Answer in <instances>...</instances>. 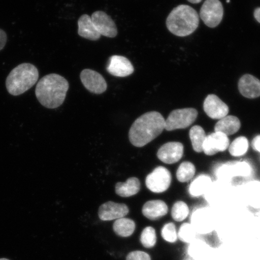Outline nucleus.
Returning a JSON list of instances; mask_svg holds the SVG:
<instances>
[{
    "mask_svg": "<svg viewBox=\"0 0 260 260\" xmlns=\"http://www.w3.org/2000/svg\"><path fill=\"white\" fill-rule=\"evenodd\" d=\"M165 119L157 112L144 114L133 123L129 131V139L133 145L143 147L157 138L164 131Z\"/></svg>",
    "mask_w": 260,
    "mask_h": 260,
    "instance_id": "obj_1",
    "label": "nucleus"
},
{
    "mask_svg": "<svg viewBox=\"0 0 260 260\" xmlns=\"http://www.w3.org/2000/svg\"><path fill=\"white\" fill-rule=\"evenodd\" d=\"M69 83L62 76L50 74L39 81L35 89L36 96L42 106L54 109L60 107L66 99Z\"/></svg>",
    "mask_w": 260,
    "mask_h": 260,
    "instance_id": "obj_2",
    "label": "nucleus"
},
{
    "mask_svg": "<svg viewBox=\"0 0 260 260\" xmlns=\"http://www.w3.org/2000/svg\"><path fill=\"white\" fill-rule=\"evenodd\" d=\"M200 23L198 12L190 6L181 5L172 10L167 19V28L172 34L184 37L192 34Z\"/></svg>",
    "mask_w": 260,
    "mask_h": 260,
    "instance_id": "obj_3",
    "label": "nucleus"
},
{
    "mask_svg": "<svg viewBox=\"0 0 260 260\" xmlns=\"http://www.w3.org/2000/svg\"><path fill=\"white\" fill-rule=\"evenodd\" d=\"M39 76V71L35 65L29 63L19 64L8 75L6 89L13 96L22 95L38 82Z\"/></svg>",
    "mask_w": 260,
    "mask_h": 260,
    "instance_id": "obj_4",
    "label": "nucleus"
},
{
    "mask_svg": "<svg viewBox=\"0 0 260 260\" xmlns=\"http://www.w3.org/2000/svg\"><path fill=\"white\" fill-rule=\"evenodd\" d=\"M198 114L197 110L193 108L175 110L165 120V129L167 131H173L187 128L197 119Z\"/></svg>",
    "mask_w": 260,
    "mask_h": 260,
    "instance_id": "obj_5",
    "label": "nucleus"
},
{
    "mask_svg": "<svg viewBox=\"0 0 260 260\" xmlns=\"http://www.w3.org/2000/svg\"><path fill=\"white\" fill-rule=\"evenodd\" d=\"M172 180L171 172L167 168L158 167L146 178V186L149 190L156 193L167 191Z\"/></svg>",
    "mask_w": 260,
    "mask_h": 260,
    "instance_id": "obj_6",
    "label": "nucleus"
},
{
    "mask_svg": "<svg viewBox=\"0 0 260 260\" xmlns=\"http://www.w3.org/2000/svg\"><path fill=\"white\" fill-rule=\"evenodd\" d=\"M223 8L219 0H206L201 7L200 17L208 27L214 28L222 20Z\"/></svg>",
    "mask_w": 260,
    "mask_h": 260,
    "instance_id": "obj_7",
    "label": "nucleus"
},
{
    "mask_svg": "<svg viewBox=\"0 0 260 260\" xmlns=\"http://www.w3.org/2000/svg\"><path fill=\"white\" fill-rule=\"evenodd\" d=\"M80 79L83 86L89 92L95 94H102L106 92L107 84L102 75L90 69L81 71Z\"/></svg>",
    "mask_w": 260,
    "mask_h": 260,
    "instance_id": "obj_8",
    "label": "nucleus"
},
{
    "mask_svg": "<svg viewBox=\"0 0 260 260\" xmlns=\"http://www.w3.org/2000/svg\"><path fill=\"white\" fill-rule=\"evenodd\" d=\"M90 17L94 27L101 36L113 38L118 35L115 22L105 12L96 11Z\"/></svg>",
    "mask_w": 260,
    "mask_h": 260,
    "instance_id": "obj_9",
    "label": "nucleus"
},
{
    "mask_svg": "<svg viewBox=\"0 0 260 260\" xmlns=\"http://www.w3.org/2000/svg\"><path fill=\"white\" fill-rule=\"evenodd\" d=\"M106 70L112 76L125 77L134 73V67L127 58L115 55L109 58Z\"/></svg>",
    "mask_w": 260,
    "mask_h": 260,
    "instance_id": "obj_10",
    "label": "nucleus"
},
{
    "mask_svg": "<svg viewBox=\"0 0 260 260\" xmlns=\"http://www.w3.org/2000/svg\"><path fill=\"white\" fill-rule=\"evenodd\" d=\"M230 146L228 136L222 133L214 132L207 136L204 142L203 149L207 155H213L219 152L226 150Z\"/></svg>",
    "mask_w": 260,
    "mask_h": 260,
    "instance_id": "obj_11",
    "label": "nucleus"
},
{
    "mask_svg": "<svg viewBox=\"0 0 260 260\" xmlns=\"http://www.w3.org/2000/svg\"><path fill=\"white\" fill-rule=\"evenodd\" d=\"M191 225L197 233L206 235L212 232L214 222L210 211L207 209H198L191 216Z\"/></svg>",
    "mask_w": 260,
    "mask_h": 260,
    "instance_id": "obj_12",
    "label": "nucleus"
},
{
    "mask_svg": "<svg viewBox=\"0 0 260 260\" xmlns=\"http://www.w3.org/2000/svg\"><path fill=\"white\" fill-rule=\"evenodd\" d=\"M184 146L180 142H171L161 146L157 152L159 160L166 164H174L183 157Z\"/></svg>",
    "mask_w": 260,
    "mask_h": 260,
    "instance_id": "obj_13",
    "label": "nucleus"
},
{
    "mask_svg": "<svg viewBox=\"0 0 260 260\" xmlns=\"http://www.w3.org/2000/svg\"><path fill=\"white\" fill-rule=\"evenodd\" d=\"M129 213L127 206L109 201L100 206L99 210L100 219L103 221L117 220L124 217Z\"/></svg>",
    "mask_w": 260,
    "mask_h": 260,
    "instance_id": "obj_14",
    "label": "nucleus"
},
{
    "mask_svg": "<svg viewBox=\"0 0 260 260\" xmlns=\"http://www.w3.org/2000/svg\"><path fill=\"white\" fill-rule=\"evenodd\" d=\"M204 110L207 116L214 119H222L229 112V106L213 94L208 95L205 99Z\"/></svg>",
    "mask_w": 260,
    "mask_h": 260,
    "instance_id": "obj_15",
    "label": "nucleus"
},
{
    "mask_svg": "<svg viewBox=\"0 0 260 260\" xmlns=\"http://www.w3.org/2000/svg\"><path fill=\"white\" fill-rule=\"evenodd\" d=\"M238 87L240 93L247 99L260 96V80L251 74H245L240 78Z\"/></svg>",
    "mask_w": 260,
    "mask_h": 260,
    "instance_id": "obj_16",
    "label": "nucleus"
},
{
    "mask_svg": "<svg viewBox=\"0 0 260 260\" xmlns=\"http://www.w3.org/2000/svg\"><path fill=\"white\" fill-rule=\"evenodd\" d=\"M187 252L193 260H213V248L202 240L195 239L189 244Z\"/></svg>",
    "mask_w": 260,
    "mask_h": 260,
    "instance_id": "obj_17",
    "label": "nucleus"
},
{
    "mask_svg": "<svg viewBox=\"0 0 260 260\" xmlns=\"http://www.w3.org/2000/svg\"><path fill=\"white\" fill-rule=\"evenodd\" d=\"M250 166L246 162H231L223 165L219 168L217 174L221 178H230L233 177H248L251 174Z\"/></svg>",
    "mask_w": 260,
    "mask_h": 260,
    "instance_id": "obj_18",
    "label": "nucleus"
},
{
    "mask_svg": "<svg viewBox=\"0 0 260 260\" xmlns=\"http://www.w3.org/2000/svg\"><path fill=\"white\" fill-rule=\"evenodd\" d=\"M168 207L164 201L152 200L146 202L142 208V213L149 220H156L167 215Z\"/></svg>",
    "mask_w": 260,
    "mask_h": 260,
    "instance_id": "obj_19",
    "label": "nucleus"
},
{
    "mask_svg": "<svg viewBox=\"0 0 260 260\" xmlns=\"http://www.w3.org/2000/svg\"><path fill=\"white\" fill-rule=\"evenodd\" d=\"M78 34L81 37L90 41L100 40L101 35L97 31L92 22L89 15H83L78 21Z\"/></svg>",
    "mask_w": 260,
    "mask_h": 260,
    "instance_id": "obj_20",
    "label": "nucleus"
},
{
    "mask_svg": "<svg viewBox=\"0 0 260 260\" xmlns=\"http://www.w3.org/2000/svg\"><path fill=\"white\" fill-rule=\"evenodd\" d=\"M240 126L238 118L235 116H226L217 122L214 130L215 132L222 133L228 136L235 134L239 131Z\"/></svg>",
    "mask_w": 260,
    "mask_h": 260,
    "instance_id": "obj_21",
    "label": "nucleus"
},
{
    "mask_svg": "<svg viewBox=\"0 0 260 260\" xmlns=\"http://www.w3.org/2000/svg\"><path fill=\"white\" fill-rule=\"evenodd\" d=\"M141 190V183L139 179L132 177L125 183H118L116 184V193L123 198H128L138 194Z\"/></svg>",
    "mask_w": 260,
    "mask_h": 260,
    "instance_id": "obj_22",
    "label": "nucleus"
},
{
    "mask_svg": "<svg viewBox=\"0 0 260 260\" xmlns=\"http://www.w3.org/2000/svg\"><path fill=\"white\" fill-rule=\"evenodd\" d=\"M212 183L209 175H201L191 182L189 187V192L191 196L200 197L209 189Z\"/></svg>",
    "mask_w": 260,
    "mask_h": 260,
    "instance_id": "obj_23",
    "label": "nucleus"
},
{
    "mask_svg": "<svg viewBox=\"0 0 260 260\" xmlns=\"http://www.w3.org/2000/svg\"><path fill=\"white\" fill-rule=\"evenodd\" d=\"M113 229L117 235L122 237L131 236L136 229V223L132 219L122 217L116 220Z\"/></svg>",
    "mask_w": 260,
    "mask_h": 260,
    "instance_id": "obj_24",
    "label": "nucleus"
},
{
    "mask_svg": "<svg viewBox=\"0 0 260 260\" xmlns=\"http://www.w3.org/2000/svg\"><path fill=\"white\" fill-rule=\"evenodd\" d=\"M189 136L194 150L197 152H203L204 142L207 137L204 129L200 125H195L190 129Z\"/></svg>",
    "mask_w": 260,
    "mask_h": 260,
    "instance_id": "obj_25",
    "label": "nucleus"
},
{
    "mask_svg": "<svg viewBox=\"0 0 260 260\" xmlns=\"http://www.w3.org/2000/svg\"><path fill=\"white\" fill-rule=\"evenodd\" d=\"M195 171L196 169L193 164L190 162H183L179 167L177 172L178 180L181 183H186L193 177Z\"/></svg>",
    "mask_w": 260,
    "mask_h": 260,
    "instance_id": "obj_26",
    "label": "nucleus"
},
{
    "mask_svg": "<svg viewBox=\"0 0 260 260\" xmlns=\"http://www.w3.org/2000/svg\"><path fill=\"white\" fill-rule=\"evenodd\" d=\"M249 142L248 139L243 136L237 138L230 145L229 151L231 155L235 157H240L248 151Z\"/></svg>",
    "mask_w": 260,
    "mask_h": 260,
    "instance_id": "obj_27",
    "label": "nucleus"
},
{
    "mask_svg": "<svg viewBox=\"0 0 260 260\" xmlns=\"http://www.w3.org/2000/svg\"><path fill=\"white\" fill-rule=\"evenodd\" d=\"M197 233L191 223H184L178 232V239L181 242L190 244L196 239Z\"/></svg>",
    "mask_w": 260,
    "mask_h": 260,
    "instance_id": "obj_28",
    "label": "nucleus"
},
{
    "mask_svg": "<svg viewBox=\"0 0 260 260\" xmlns=\"http://www.w3.org/2000/svg\"><path fill=\"white\" fill-rule=\"evenodd\" d=\"M188 213H189V209L187 205L182 201H178L172 207V217L176 222H182L186 219Z\"/></svg>",
    "mask_w": 260,
    "mask_h": 260,
    "instance_id": "obj_29",
    "label": "nucleus"
},
{
    "mask_svg": "<svg viewBox=\"0 0 260 260\" xmlns=\"http://www.w3.org/2000/svg\"><path fill=\"white\" fill-rule=\"evenodd\" d=\"M157 236L155 230L151 226L146 227L141 236V242L146 248H151L155 245Z\"/></svg>",
    "mask_w": 260,
    "mask_h": 260,
    "instance_id": "obj_30",
    "label": "nucleus"
},
{
    "mask_svg": "<svg viewBox=\"0 0 260 260\" xmlns=\"http://www.w3.org/2000/svg\"><path fill=\"white\" fill-rule=\"evenodd\" d=\"M161 236L166 242L174 243L177 241L178 232L173 223L165 224L161 230Z\"/></svg>",
    "mask_w": 260,
    "mask_h": 260,
    "instance_id": "obj_31",
    "label": "nucleus"
},
{
    "mask_svg": "<svg viewBox=\"0 0 260 260\" xmlns=\"http://www.w3.org/2000/svg\"><path fill=\"white\" fill-rule=\"evenodd\" d=\"M126 260H151L148 253L143 251H136L128 253Z\"/></svg>",
    "mask_w": 260,
    "mask_h": 260,
    "instance_id": "obj_32",
    "label": "nucleus"
},
{
    "mask_svg": "<svg viewBox=\"0 0 260 260\" xmlns=\"http://www.w3.org/2000/svg\"><path fill=\"white\" fill-rule=\"evenodd\" d=\"M7 35L6 32L0 29V51L2 50L5 47L6 42H7Z\"/></svg>",
    "mask_w": 260,
    "mask_h": 260,
    "instance_id": "obj_33",
    "label": "nucleus"
},
{
    "mask_svg": "<svg viewBox=\"0 0 260 260\" xmlns=\"http://www.w3.org/2000/svg\"><path fill=\"white\" fill-rule=\"evenodd\" d=\"M252 146L254 150L260 152V135L256 136L252 142Z\"/></svg>",
    "mask_w": 260,
    "mask_h": 260,
    "instance_id": "obj_34",
    "label": "nucleus"
},
{
    "mask_svg": "<svg viewBox=\"0 0 260 260\" xmlns=\"http://www.w3.org/2000/svg\"><path fill=\"white\" fill-rule=\"evenodd\" d=\"M254 18L259 23H260V8H258L255 9L254 14Z\"/></svg>",
    "mask_w": 260,
    "mask_h": 260,
    "instance_id": "obj_35",
    "label": "nucleus"
},
{
    "mask_svg": "<svg viewBox=\"0 0 260 260\" xmlns=\"http://www.w3.org/2000/svg\"><path fill=\"white\" fill-rule=\"evenodd\" d=\"M187 1L192 3V4H198V3L202 2V0H187Z\"/></svg>",
    "mask_w": 260,
    "mask_h": 260,
    "instance_id": "obj_36",
    "label": "nucleus"
},
{
    "mask_svg": "<svg viewBox=\"0 0 260 260\" xmlns=\"http://www.w3.org/2000/svg\"><path fill=\"white\" fill-rule=\"evenodd\" d=\"M0 260H10V259H7V258H0Z\"/></svg>",
    "mask_w": 260,
    "mask_h": 260,
    "instance_id": "obj_37",
    "label": "nucleus"
},
{
    "mask_svg": "<svg viewBox=\"0 0 260 260\" xmlns=\"http://www.w3.org/2000/svg\"><path fill=\"white\" fill-rule=\"evenodd\" d=\"M227 2L229 3L230 2V0H227Z\"/></svg>",
    "mask_w": 260,
    "mask_h": 260,
    "instance_id": "obj_38",
    "label": "nucleus"
}]
</instances>
